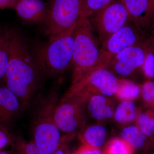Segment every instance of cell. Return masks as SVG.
<instances>
[{"label": "cell", "mask_w": 154, "mask_h": 154, "mask_svg": "<svg viewBox=\"0 0 154 154\" xmlns=\"http://www.w3.org/2000/svg\"><path fill=\"white\" fill-rule=\"evenodd\" d=\"M83 0H50L47 17L42 25L48 40L65 33L79 19Z\"/></svg>", "instance_id": "cell-5"}, {"label": "cell", "mask_w": 154, "mask_h": 154, "mask_svg": "<svg viewBox=\"0 0 154 154\" xmlns=\"http://www.w3.org/2000/svg\"><path fill=\"white\" fill-rule=\"evenodd\" d=\"M142 96L148 104L154 105V82L145 83L142 88Z\"/></svg>", "instance_id": "cell-25"}, {"label": "cell", "mask_w": 154, "mask_h": 154, "mask_svg": "<svg viewBox=\"0 0 154 154\" xmlns=\"http://www.w3.org/2000/svg\"><path fill=\"white\" fill-rule=\"evenodd\" d=\"M6 30H4L2 28H0V44L2 40H3L4 36H5V34Z\"/></svg>", "instance_id": "cell-30"}, {"label": "cell", "mask_w": 154, "mask_h": 154, "mask_svg": "<svg viewBox=\"0 0 154 154\" xmlns=\"http://www.w3.org/2000/svg\"><path fill=\"white\" fill-rule=\"evenodd\" d=\"M73 137L69 135H65L63 137L60 145L53 154H67L68 152L67 149L66 143Z\"/></svg>", "instance_id": "cell-28"}, {"label": "cell", "mask_w": 154, "mask_h": 154, "mask_svg": "<svg viewBox=\"0 0 154 154\" xmlns=\"http://www.w3.org/2000/svg\"><path fill=\"white\" fill-rule=\"evenodd\" d=\"M122 137L134 149H139L144 144L146 136L138 127L130 126L125 128L122 132Z\"/></svg>", "instance_id": "cell-16"}, {"label": "cell", "mask_w": 154, "mask_h": 154, "mask_svg": "<svg viewBox=\"0 0 154 154\" xmlns=\"http://www.w3.org/2000/svg\"><path fill=\"white\" fill-rule=\"evenodd\" d=\"M59 101L57 88H54L38 98L33 109L32 140L41 154H53L62 140L54 117Z\"/></svg>", "instance_id": "cell-2"}, {"label": "cell", "mask_w": 154, "mask_h": 154, "mask_svg": "<svg viewBox=\"0 0 154 154\" xmlns=\"http://www.w3.org/2000/svg\"><path fill=\"white\" fill-rule=\"evenodd\" d=\"M23 108L18 97L5 85H1L0 125L8 128Z\"/></svg>", "instance_id": "cell-13"}, {"label": "cell", "mask_w": 154, "mask_h": 154, "mask_svg": "<svg viewBox=\"0 0 154 154\" xmlns=\"http://www.w3.org/2000/svg\"><path fill=\"white\" fill-rule=\"evenodd\" d=\"M74 48L72 60V85L90 73L101 68L100 47L89 19H79L73 33Z\"/></svg>", "instance_id": "cell-4"}, {"label": "cell", "mask_w": 154, "mask_h": 154, "mask_svg": "<svg viewBox=\"0 0 154 154\" xmlns=\"http://www.w3.org/2000/svg\"><path fill=\"white\" fill-rule=\"evenodd\" d=\"M119 82V80L107 69H99L72 85L64 95L81 94L89 97L94 95L112 96L117 92Z\"/></svg>", "instance_id": "cell-9"}, {"label": "cell", "mask_w": 154, "mask_h": 154, "mask_svg": "<svg viewBox=\"0 0 154 154\" xmlns=\"http://www.w3.org/2000/svg\"><path fill=\"white\" fill-rule=\"evenodd\" d=\"M12 145L15 154H41L33 140L28 141L21 137H14Z\"/></svg>", "instance_id": "cell-21"}, {"label": "cell", "mask_w": 154, "mask_h": 154, "mask_svg": "<svg viewBox=\"0 0 154 154\" xmlns=\"http://www.w3.org/2000/svg\"><path fill=\"white\" fill-rule=\"evenodd\" d=\"M79 133V139L83 144L99 149L105 143L106 130L101 125L85 126Z\"/></svg>", "instance_id": "cell-15"}, {"label": "cell", "mask_w": 154, "mask_h": 154, "mask_svg": "<svg viewBox=\"0 0 154 154\" xmlns=\"http://www.w3.org/2000/svg\"><path fill=\"white\" fill-rule=\"evenodd\" d=\"M146 40L126 48L114 56L108 68H113L118 75L127 76L143 66L146 54Z\"/></svg>", "instance_id": "cell-10"}, {"label": "cell", "mask_w": 154, "mask_h": 154, "mask_svg": "<svg viewBox=\"0 0 154 154\" xmlns=\"http://www.w3.org/2000/svg\"><path fill=\"white\" fill-rule=\"evenodd\" d=\"M42 76L22 34L9 30V59L4 85L27 106L41 85Z\"/></svg>", "instance_id": "cell-1"}, {"label": "cell", "mask_w": 154, "mask_h": 154, "mask_svg": "<svg viewBox=\"0 0 154 154\" xmlns=\"http://www.w3.org/2000/svg\"><path fill=\"white\" fill-rule=\"evenodd\" d=\"M14 10L22 21L42 25L46 20L48 6L42 0H18Z\"/></svg>", "instance_id": "cell-12"}, {"label": "cell", "mask_w": 154, "mask_h": 154, "mask_svg": "<svg viewBox=\"0 0 154 154\" xmlns=\"http://www.w3.org/2000/svg\"><path fill=\"white\" fill-rule=\"evenodd\" d=\"M0 154H10L8 152L6 151L3 150V149H0Z\"/></svg>", "instance_id": "cell-32"}, {"label": "cell", "mask_w": 154, "mask_h": 154, "mask_svg": "<svg viewBox=\"0 0 154 154\" xmlns=\"http://www.w3.org/2000/svg\"><path fill=\"white\" fill-rule=\"evenodd\" d=\"M18 0H0V10L15 8Z\"/></svg>", "instance_id": "cell-29"}, {"label": "cell", "mask_w": 154, "mask_h": 154, "mask_svg": "<svg viewBox=\"0 0 154 154\" xmlns=\"http://www.w3.org/2000/svg\"><path fill=\"white\" fill-rule=\"evenodd\" d=\"M9 30L5 34L0 44V85L5 80L9 59Z\"/></svg>", "instance_id": "cell-22"}, {"label": "cell", "mask_w": 154, "mask_h": 154, "mask_svg": "<svg viewBox=\"0 0 154 154\" xmlns=\"http://www.w3.org/2000/svg\"><path fill=\"white\" fill-rule=\"evenodd\" d=\"M88 113L94 119L101 121L111 118L114 114L113 104L103 95H92L86 105Z\"/></svg>", "instance_id": "cell-14"}, {"label": "cell", "mask_w": 154, "mask_h": 154, "mask_svg": "<svg viewBox=\"0 0 154 154\" xmlns=\"http://www.w3.org/2000/svg\"><path fill=\"white\" fill-rule=\"evenodd\" d=\"M89 97L80 94L63 97L56 107L54 116L60 131L74 136L85 126V110Z\"/></svg>", "instance_id": "cell-6"}, {"label": "cell", "mask_w": 154, "mask_h": 154, "mask_svg": "<svg viewBox=\"0 0 154 154\" xmlns=\"http://www.w3.org/2000/svg\"><path fill=\"white\" fill-rule=\"evenodd\" d=\"M89 19L98 33L101 45L111 35L131 21L121 0H113Z\"/></svg>", "instance_id": "cell-7"}, {"label": "cell", "mask_w": 154, "mask_h": 154, "mask_svg": "<svg viewBox=\"0 0 154 154\" xmlns=\"http://www.w3.org/2000/svg\"><path fill=\"white\" fill-rule=\"evenodd\" d=\"M144 32L131 21L111 35L100 47L101 68H108L111 60L116 55L144 41Z\"/></svg>", "instance_id": "cell-8"}, {"label": "cell", "mask_w": 154, "mask_h": 154, "mask_svg": "<svg viewBox=\"0 0 154 154\" xmlns=\"http://www.w3.org/2000/svg\"><path fill=\"white\" fill-rule=\"evenodd\" d=\"M134 150L122 138H115L107 144L104 154H133Z\"/></svg>", "instance_id": "cell-20"}, {"label": "cell", "mask_w": 154, "mask_h": 154, "mask_svg": "<svg viewBox=\"0 0 154 154\" xmlns=\"http://www.w3.org/2000/svg\"><path fill=\"white\" fill-rule=\"evenodd\" d=\"M67 154H76L75 152H68Z\"/></svg>", "instance_id": "cell-33"}, {"label": "cell", "mask_w": 154, "mask_h": 154, "mask_svg": "<svg viewBox=\"0 0 154 154\" xmlns=\"http://www.w3.org/2000/svg\"><path fill=\"white\" fill-rule=\"evenodd\" d=\"M136 116L135 105L131 101H123L119 105L114 113L115 120L122 123L133 121Z\"/></svg>", "instance_id": "cell-17"}, {"label": "cell", "mask_w": 154, "mask_h": 154, "mask_svg": "<svg viewBox=\"0 0 154 154\" xmlns=\"http://www.w3.org/2000/svg\"><path fill=\"white\" fill-rule=\"evenodd\" d=\"M138 127L146 136L154 133V117L147 113H141L137 118Z\"/></svg>", "instance_id": "cell-24"}, {"label": "cell", "mask_w": 154, "mask_h": 154, "mask_svg": "<svg viewBox=\"0 0 154 154\" xmlns=\"http://www.w3.org/2000/svg\"><path fill=\"white\" fill-rule=\"evenodd\" d=\"M140 89L134 83L125 80H119L118 90L115 95L123 101H131L140 94Z\"/></svg>", "instance_id": "cell-18"}, {"label": "cell", "mask_w": 154, "mask_h": 154, "mask_svg": "<svg viewBox=\"0 0 154 154\" xmlns=\"http://www.w3.org/2000/svg\"><path fill=\"white\" fill-rule=\"evenodd\" d=\"M113 0H83L79 19H89Z\"/></svg>", "instance_id": "cell-19"}, {"label": "cell", "mask_w": 154, "mask_h": 154, "mask_svg": "<svg viewBox=\"0 0 154 154\" xmlns=\"http://www.w3.org/2000/svg\"><path fill=\"white\" fill-rule=\"evenodd\" d=\"M76 154H102L99 148L82 144L76 151Z\"/></svg>", "instance_id": "cell-27"}, {"label": "cell", "mask_w": 154, "mask_h": 154, "mask_svg": "<svg viewBox=\"0 0 154 154\" xmlns=\"http://www.w3.org/2000/svg\"><path fill=\"white\" fill-rule=\"evenodd\" d=\"M133 23L144 32L154 24V0H121Z\"/></svg>", "instance_id": "cell-11"}, {"label": "cell", "mask_w": 154, "mask_h": 154, "mask_svg": "<svg viewBox=\"0 0 154 154\" xmlns=\"http://www.w3.org/2000/svg\"><path fill=\"white\" fill-rule=\"evenodd\" d=\"M146 54L143 65L145 75L149 78H154V52L149 39H146Z\"/></svg>", "instance_id": "cell-23"}, {"label": "cell", "mask_w": 154, "mask_h": 154, "mask_svg": "<svg viewBox=\"0 0 154 154\" xmlns=\"http://www.w3.org/2000/svg\"><path fill=\"white\" fill-rule=\"evenodd\" d=\"M76 25L36 48L33 56L42 76L59 78L72 65Z\"/></svg>", "instance_id": "cell-3"}, {"label": "cell", "mask_w": 154, "mask_h": 154, "mask_svg": "<svg viewBox=\"0 0 154 154\" xmlns=\"http://www.w3.org/2000/svg\"><path fill=\"white\" fill-rule=\"evenodd\" d=\"M152 33V35L151 36V38L149 39V41L151 44L152 47L153 48L154 52V30Z\"/></svg>", "instance_id": "cell-31"}, {"label": "cell", "mask_w": 154, "mask_h": 154, "mask_svg": "<svg viewBox=\"0 0 154 154\" xmlns=\"http://www.w3.org/2000/svg\"><path fill=\"white\" fill-rule=\"evenodd\" d=\"M13 139L7 127L0 125V149L12 145Z\"/></svg>", "instance_id": "cell-26"}]
</instances>
